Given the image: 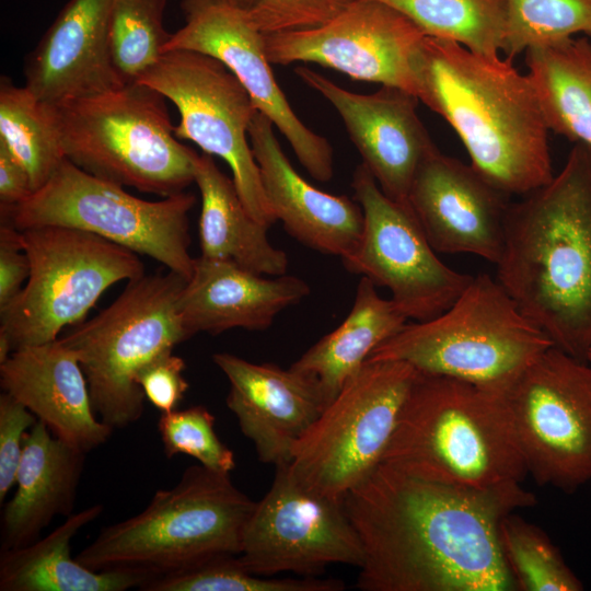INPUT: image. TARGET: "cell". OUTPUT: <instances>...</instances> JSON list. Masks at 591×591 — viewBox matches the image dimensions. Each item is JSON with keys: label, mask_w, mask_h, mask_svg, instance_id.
Instances as JSON below:
<instances>
[{"label": "cell", "mask_w": 591, "mask_h": 591, "mask_svg": "<svg viewBox=\"0 0 591 591\" xmlns=\"http://www.w3.org/2000/svg\"><path fill=\"white\" fill-rule=\"evenodd\" d=\"M343 502L363 548L360 590H515L499 524L536 503L521 484L472 489L381 463Z\"/></svg>", "instance_id": "cell-1"}, {"label": "cell", "mask_w": 591, "mask_h": 591, "mask_svg": "<svg viewBox=\"0 0 591 591\" xmlns=\"http://www.w3.org/2000/svg\"><path fill=\"white\" fill-rule=\"evenodd\" d=\"M496 280L555 347L591 348V148L573 143L559 173L510 202Z\"/></svg>", "instance_id": "cell-2"}, {"label": "cell", "mask_w": 591, "mask_h": 591, "mask_svg": "<svg viewBox=\"0 0 591 591\" xmlns=\"http://www.w3.org/2000/svg\"><path fill=\"white\" fill-rule=\"evenodd\" d=\"M418 100L452 127L471 164L508 196L526 195L555 175L536 89L511 59L426 36Z\"/></svg>", "instance_id": "cell-3"}, {"label": "cell", "mask_w": 591, "mask_h": 591, "mask_svg": "<svg viewBox=\"0 0 591 591\" xmlns=\"http://www.w3.org/2000/svg\"><path fill=\"white\" fill-rule=\"evenodd\" d=\"M382 463L429 482L490 489L529 475L502 393L418 372Z\"/></svg>", "instance_id": "cell-4"}, {"label": "cell", "mask_w": 591, "mask_h": 591, "mask_svg": "<svg viewBox=\"0 0 591 591\" xmlns=\"http://www.w3.org/2000/svg\"><path fill=\"white\" fill-rule=\"evenodd\" d=\"M230 474L194 465L138 514L104 528L76 557L92 570L158 577L222 555H239L255 507Z\"/></svg>", "instance_id": "cell-5"}, {"label": "cell", "mask_w": 591, "mask_h": 591, "mask_svg": "<svg viewBox=\"0 0 591 591\" xmlns=\"http://www.w3.org/2000/svg\"><path fill=\"white\" fill-rule=\"evenodd\" d=\"M554 346L518 309L501 285L474 276L442 313L407 322L367 360H397L418 372L466 381L502 394Z\"/></svg>", "instance_id": "cell-6"}, {"label": "cell", "mask_w": 591, "mask_h": 591, "mask_svg": "<svg viewBox=\"0 0 591 591\" xmlns=\"http://www.w3.org/2000/svg\"><path fill=\"white\" fill-rule=\"evenodd\" d=\"M166 99L139 81L56 106L65 157L102 179L161 197L195 181V152L174 135Z\"/></svg>", "instance_id": "cell-7"}, {"label": "cell", "mask_w": 591, "mask_h": 591, "mask_svg": "<svg viewBox=\"0 0 591 591\" xmlns=\"http://www.w3.org/2000/svg\"><path fill=\"white\" fill-rule=\"evenodd\" d=\"M185 282L172 270L129 280L109 306L58 338L77 355L93 409L111 428L140 419L146 396L139 371L188 339L178 313Z\"/></svg>", "instance_id": "cell-8"}, {"label": "cell", "mask_w": 591, "mask_h": 591, "mask_svg": "<svg viewBox=\"0 0 591 591\" xmlns=\"http://www.w3.org/2000/svg\"><path fill=\"white\" fill-rule=\"evenodd\" d=\"M20 231L31 271L0 309V363L19 348L55 341L107 288L146 274L137 253L93 233L58 225Z\"/></svg>", "instance_id": "cell-9"}, {"label": "cell", "mask_w": 591, "mask_h": 591, "mask_svg": "<svg viewBox=\"0 0 591 591\" xmlns=\"http://www.w3.org/2000/svg\"><path fill=\"white\" fill-rule=\"evenodd\" d=\"M195 202V195L185 192L159 200L138 198L66 159L40 188L1 213V221L19 230L58 225L86 231L147 255L188 280L195 264L188 217Z\"/></svg>", "instance_id": "cell-10"}, {"label": "cell", "mask_w": 591, "mask_h": 591, "mask_svg": "<svg viewBox=\"0 0 591 591\" xmlns=\"http://www.w3.org/2000/svg\"><path fill=\"white\" fill-rule=\"evenodd\" d=\"M418 375L397 360H367L292 450L289 470L308 489L344 500L381 463Z\"/></svg>", "instance_id": "cell-11"}, {"label": "cell", "mask_w": 591, "mask_h": 591, "mask_svg": "<svg viewBox=\"0 0 591 591\" xmlns=\"http://www.w3.org/2000/svg\"><path fill=\"white\" fill-rule=\"evenodd\" d=\"M528 468L541 486L573 493L591 480V363L552 346L505 394Z\"/></svg>", "instance_id": "cell-12"}, {"label": "cell", "mask_w": 591, "mask_h": 591, "mask_svg": "<svg viewBox=\"0 0 591 591\" xmlns=\"http://www.w3.org/2000/svg\"><path fill=\"white\" fill-rule=\"evenodd\" d=\"M138 81L175 105L179 114L176 138L222 159L247 211L270 228L277 219L247 139L257 108L233 72L208 55L170 50Z\"/></svg>", "instance_id": "cell-13"}, {"label": "cell", "mask_w": 591, "mask_h": 591, "mask_svg": "<svg viewBox=\"0 0 591 591\" xmlns=\"http://www.w3.org/2000/svg\"><path fill=\"white\" fill-rule=\"evenodd\" d=\"M351 187L364 224L358 246L341 258L345 268L386 288L408 321L445 311L474 276L441 262L409 205L386 196L362 163Z\"/></svg>", "instance_id": "cell-14"}, {"label": "cell", "mask_w": 591, "mask_h": 591, "mask_svg": "<svg viewBox=\"0 0 591 591\" xmlns=\"http://www.w3.org/2000/svg\"><path fill=\"white\" fill-rule=\"evenodd\" d=\"M236 557L254 575L315 577L334 564L360 568L363 548L343 500L308 489L285 463L276 466L269 490L255 503Z\"/></svg>", "instance_id": "cell-15"}, {"label": "cell", "mask_w": 591, "mask_h": 591, "mask_svg": "<svg viewBox=\"0 0 591 591\" xmlns=\"http://www.w3.org/2000/svg\"><path fill=\"white\" fill-rule=\"evenodd\" d=\"M426 36L391 5L355 0L322 26L268 34L265 44L270 63L313 62L354 80L405 90L418 99Z\"/></svg>", "instance_id": "cell-16"}, {"label": "cell", "mask_w": 591, "mask_h": 591, "mask_svg": "<svg viewBox=\"0 0 591 591\" xmlns=\"http://www.w3.org/2000/svg\"><path fill=\"white\" fill-rule=\"evenodd\" d=\"M185 23L165 45L190 50L222 62L239 79L257 111L288 140L301 165L320 182L333 177V149L308 128L288 103L270 67L265 35L233 0H181Z\"/></svg>", "instance_id": "cell-17"}, {"label": "cell", "mask_w": 591, "mask_h": 591, "mask_svg": "<svg viewBox=\"0 0 591 591\" xmlns=\"http://www.w3.org/2000/svg\"><path fill=\"white\" fill-rule=\"evenodd\" d=\"M296 74L339 114L362 164L390 198L407 202L415 174L437 148L417 114L412 93L382 85L370 94L346 90L308 67Z\"/></svg>", "instance_id": "cell-18"}, {"label": "cell", "mask_w": 591, "mask_h": 591, "mask_svg": "<svg viewBox=\"0 0 591 591\" xmlns=\"http://www.w3.org/2000/svg\"><path fill=\"white\" fill-rule=\"evenodd\" d=\"M509 198L471 163L436 149L418 167L407 202L437 253L471 254L496 264Z\"/></svg>", "instance_id": "cell-19"}, {"label": "cell", "mask_w": 591, "mask_h": 591, "mask_svg": "<svg viewBox=\"0 0 591 591\" xmlns=\"http://www.w3.org/2000/svg\"><path fill=\"white\" fill-rule=\"evenodd\" d=\"M212 360L229 380L227 406L258 460L290 463L296 443L327 406L317 383L291 367L254 363L228 352Z\"/></svg>", "instance_id": "cell-20"}, {"label": "cell", "mask_w": 591, "mask_h": 591, "mask_svg": "<svg viewBox=\"0 0 591 591\" xmlns=\"http://www.w3.org/2000/svg\"><path fill=\"white\" fill-rule=\"evenodd\" d=\"M112 0H70L26 57L25 86L55 105L105 93L124 83L112 60Z\"/></svg>", "instance_id": "cell-21"}, {"label": "cell", "mask_w": 591, "mask_h": 591, "mask_svg": "<svg viewBox=\"0 0 591 591\" xmlns=\"http://www.w3.org/2000/svg\"><path fill=\"white\" fill-rule=\"evenodd\" d=\"M274 127L257 111L248 127V139L276 219L303 245L340 258L348 256L363 232L361 206L308 183L283 153Z\"/></svg>", "instance_id": "cell-22"}, {"label": "cell", "mask_w": 591, "mask_h": 591, "mask_svg": "<svg viewBox=\"0 0 591 591\" xmlns=\"http://www.w3.org/2000/svg\"><path fill=\"white\" fill-rule=\"evenodd\" d=\"M0 385L78 450L88 453L112 434L96 418L77 355L58 339L14 350L0 363Z\"/></svg>", "instance_id": "cell-23"}, {"label": "cell", "mask_w": 591, "mask_h": 591, "mask_svg": "<svg viewBox=\"0 0 591 591\" xmlns=\"http://www.w3.org/2000/svg\"><path fill=\"white\" fill-rule=\"evenodd\" d=\"M309 293L310 286L299 277L265 278L233 262L200 256L179 294L178 313L188 338L231 328L264 331Z\"/></svg>", "instance_id": "cell-24"}, {"label": "cell", "mask_w": 591, "mask_h": 591, "mask_svg": "<svg viewBox=\"0 0 591 591\" xmlns=\"http://www.w3.org/2000/svg\"><path fill=\"white\" fill-rule=\"evenodd\" d=\"M85 455L37 419L25 436L15 494L1 514L0 552L34 543L56 515L72 514Z\"/></svg>", "instance_id": "cell-25"}, {"label": "cell", "mask_w": 591, "mask_h": 591, "mask_svg": "<svg viewBox=\"0 0 591 591\" xmlns=\"http://www.w3.org/2000/svg\"><path fill=\"white\" fill-rule=\"evenodd\" d=\"M103 512L93 505L72 513L34 543L0 552V591H125L152 577L135 570H92L70 555V542Z\"/></svg>", "instance_id": "cell-26"}, {"label": "cell", "mask_w": 591, "mask_h": 591, "mask_svg": "<svg viewBox=\"0 0 591 591\" xmlns=\"http://www.w3.org/2000/svg\"><path fill=\"white\" fill-rule=\"evenodd\" d=\"M194 182L201 197V256L233 262L260 275H285L287 254L270 243L269 228L251 216L233 179L221 172L212 155L196 153Z\"/></svg>", "instance_id": "cell-27"}, {"label": "cell", "mask_w": 591, "mask_h": 591, "mask_svg": "<svg viewBox=\"0 0 591 591\" xmlns=\"http://www.w3.org/2000/svg\"><path fill=\"white\" fill-rule=\"evenodd\" d=\"M407 322L392 299L382 298L376 286L361 277L346 318L310 347L291 368L313 379L328 405L362 368L373 349Z\"/></svg>", "instance_id": "cell-28"}, {"label": "cell", "mask_w": 591, "mask_h": 591, "mask_svg": "<svg viewBox=\"0 0 591 591\" xmlns=\"http://www.w3.org/2000/svg\"><path fill=\"white\" fill-rule=\"evenodd\" d=\"M525 65L549 131L591 148V39L531 47Z\"/></svg>", "instance_id": "cell-29"}, {"label": "cell", "mask_w": 591, "mask_h": 591, "mask_svg": "<svg viewBox=\"0 0 591 591\" xmlns=\"http://www.w3.org/2000/svg\"><path fill=\"white\" fill-rule=\"evenodd\" d=\"M0 142L27 172L33 193L66 160L56 106L3 76L0 80Z\"/></svg>", "instance_id": "cell-30"}, {"label": "cell", "mask_w": 591, "mask_h": 591, "mask_svg": "<svg viewBox=\"0 0 591 591\" xmlns=\"http://www.w3.org/2000/svg\"><path fill=\"white\" fill-rule=\"evenodd\" d=\"M396 9L425 35L455 42L468 50L500 57L505 0H379Z\"/></svg>", "instance_id": "cell-31"}, {"label": "cell", "mask_w": 591, "mask_h": 591, "mask_svg": "<svg viewBox=\"0 0 591 591\" xmlns=\"http://www.w3.org/2000/svg\"><path fill=\"white\" fill-rule=\"evenodd\" d=\"M499 540L515 590H583L560 551L535 524L511 512L500 521Z\"/></svg>", "instance_id": "cell-32"}, {"label": "cell", "mask_w": 591, "mask_h": 591, "mask_svg": "<svg viewBox=\"0 0 591 591\" xmlns=\"http://www.w3.org/2000/svg\"><path fill=\"white\" fill-rule=\"evenodd\" d=\"M166 0H112L109 49L124 83L137 82L164 54Z\"/></svg>", "instance_id": "cell-33"}, {"label": "cell", "mask_w": 591, "mask_h": 591, "mask_svg": "<svg viewBox=\"0 0 591 591\" xmlns=\"http://www.w3.org/2000/svg\"><path fill=\"white\" fill-rule=\"evenodd\" d=\"M501 53L513 60L531 47L576 35L591 39V0H505Z\"/></svg>", "instance_id": "cell-34"}, {"label": "cell", "mask_w": 591, "mask_h": 591, "mask_svg": "<svg viewBox=\"0 0 591 591\" xmlns=\"http://www.w3.org/2000/svg\"><path fill=\"white\" fill-rule=\"evenodd\" d=\"M237 555L210 558L186 569L153 577L142 591H341L345 583L337 579L316 577L273 578L247 571Z\"/></svg>", "instance_id": "cell-35"}, {"label": "cell", "mask_w": 591, "mask_h": 591, "mask_svg": "<svg viewBox=\"0 0 591 591\" xmlns=\"http://www.w3.org/2000/svg\"><path fill=\"white\" fill-rule=\"evenodd\" d=\"M158 430L169 459L185 454L209 470L228 474L235 467L234 453L219 439L215 417L205 406L161 414Z\"/></svg>", "instance_id": "cell-36"}, {"label": "cell", "mask_w": 591, "mask_h": 591, "mask_svg": "<svg viewBox=\"0 0 591 591\" xmlns=\"http://www.w3.org/2000/svg\"><path fill=\"white\" fill-rule=\"evenodd\" d=\"M263 34L322 26L355 0H233Z\"/></svg>", "instance_id": "cell-37"}, {"label": "cell", "mask_w": 591, "mask_h": 591, "mask_svg": "<svg viewBox=\"0 0 591 591\" xmlns=\"http://www.w3.org/2000/svg\"><path fill=\"white\" fill-rule=\"evenodd\" d=\"M37 417L7 392L0 395V503L15 485L27 430Z\"/></svg>", "instance_id": "cell-38"}, {"label": "cell", "mask_w": 591, "mask_h": 591, "mask_svg": "<svg viewBox=\"0 0 591 591\" xmlns=\"http://www.w3.org/2000/svg\"><path fill=\"white\" fill-rule=\"evenodd\" d=\"M184 360L166 352L148 364L137 375V383L141 387L146 399L149 401L161 414L177 409V405L189 387L183 375L185 370Z\"/></svg>", "instance_id": "cell-39"}, {"label": "cell", "mask_w": 591, "mask_h": 591, "mask_svg": "<svg viewBox=\"0 0 591 591\" xmlns=\"http://www.w3.org/2000/svg\"><path fill=\"white\" fill-rule=\"evenodd\" d=\"M31 271L21 231L10 222L0 227V309L9 304L23 289Z\"/></svg>", "instance_id": "cell-40"}, {"label": "cell", "mask_w": 591, "mask_h": 591, "mask_svg": "<svg viewBox=\"0 0 591 591\" xmlns=\"http://www.w3.org/2000/svg\"><path fill=\"white\" fill-rule=\"evenodd\" d=\"M33 194L25 169L0 142V210L5 213Z\"/></svg>", "instance_id": "cell-41"}, {"label": "cell", "mask_w": 591, "mask_h": 591, "mask_svg": "<svg viewBox=\"0 0 591 591\" xmlns=\"http://www.w3.org/2000/svg\"><path fill=\"white\" fill-rule=\"evenodd\" d=\"M587 360L591 363V348H590V350L588 352Z\"/></svg>", "instance_id": "cell-42"}]
</instances>
